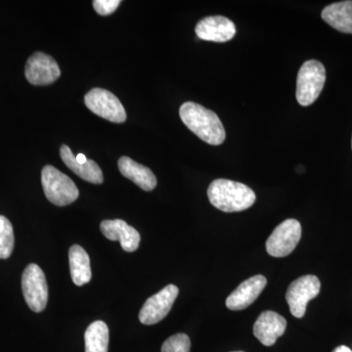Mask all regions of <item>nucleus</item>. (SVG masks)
Returning <instances> with one entry per match:
<instances>
[{
	"label": "nucleus",
	"mask_w": 352,
	"mask_h": 352,
	"mask_svg": "<svg viewBox=\"0 0 352 352\" xmlns=\"http://www.w3.org/2000/svg\"><path fill=\"white\" fill-rule=\"evenodd\" d=\"M351 144H352V141H351ZM352 146V145H351Z\"/></svg>",
	"instance_id": "obj_26"
},
{
	"label": "nucleus",
	"mask_w": 352,
	"mask_h": 352,
	"mask_svg": "<svg viewBox=\"0 0 352 352\" xmlns=\"http://www.w3.org/2000/svg\"><path fill=\"white\" fill-rule=\"evenodd\" d=\"M22 289L25 302L32 311H43L48 302L47 282L43 271L36 264H29L23 273Z\"/></svg>",
	"instance_id": "obj_6"
},
{
	"label": "nucleus",
	"mask_w": 352,
	"mask_h": 352,
	"mask_svg": "<svg viewBox=\"0 0 352 352\" xmlns=\"http://www.w3.org/2000/svg\"><path fill=\"white\" fill-rule=\"evenodd\" d=\"M179 294L175 285H168L163 289L148 298L139 312V320L144 325H154L166 318Z\"/></svg>",
	"instance_id": "obj_9"
},
{
	"label": "nucleus",
	"mask_w": 352,
	"mask_h": 352,
	"mask_svg": "<svg viewBox=\"0 0 352 352\" xmlns=\"http://www.w3.org/2000/svg\"><path fill=\"white\" fill-rule=\"evenodd\" d=\"M302 238V226L296 219H287L273 230L266 241V251L274 258H284L296 249Z\"/></svg>",
	"instance_id": "obj_5"
},
{
	"label": "nucleus",
	"mask_w": 352,
	"mask_h": 352,
	"mask_svg": "<svg viewBox=\"0 0 352 352\" xmlns=\"http://www.w3.org/2000/svg\"><path fill=\"white\" fill-rule=\"evenodd\" d=\"M76 162L80 164H85L87 162V157H85V155L83 154H78V156L76 157Z\"/></svg>",
	"instance_id": "obj_23"
},
{
	"label": "nucleus",
	"mask_w": 352,
	"mask_h": 352,
	"mask_svg": "<svg viewBox=\"0 0 352 352\" xmlns=\"http://www.w3.org/2000/svg\"><path fill=\"white\" fill-rule=\"evenodd\" d=\"M120 173L144 191H152L157 186V178L147 166L136 163L129 157H122L119 160Z\"/></svg>",
	"instance_id": "obj_15"
},
{
	"label": "nucleus",
	"mask_w": 352,
	"mask_h": 352,
	"mask_svg": "<svg viewBox=\"0 0 352 352\" xmlns=\"http://www.w3.org/2000/svg\"><path fill=\"white\" fill-rule=\"evenodd\" d=\"M85 106L95 115L122 124L126 120V113L119 98L108 90L94 88L85 97Z\"/></svg>",
	"instance_id": "obj_8"
},
{
	"label": "nucleus",
	"mask_w": 352,
	"mask_h": 352,
	"mask_svg": "<svg viewBox=\"0 0 352 352\" xmlns=\"http://www.w3.org/2000/svg\"><path fill=\"white\" fill-rule=\"evenodd\" d=\"M41 183L46 198L58 207L68 206L80 196L75 182L54 166H44L41 171Z\"/></svg>",
	"instance_id": "obj_4"
},
{
	"label": "nucleus",
	"mask_w": 352,
	"mask_h": 352,
	"mask_svg": "<svg viewBox=\"0 0 352 352\" xmlns=\"http://www.w3.org/2000/svg\"><path fill=\"white\" fill-rule=\"evenodd\" d=\"M60 156L69 170L85 179V182L94 183V184L103 183V173H102L100 166L95 163L94 160H87V163L83 164H78L75 155L67 145H62L60 148Z\"/></svg>",
	"instance_id": "obj_16"
},
{
	"label": "nucleus",
	"mask_w": 352,
	"mask_h": 352,
	"mask_svg": "<svg viewBox=\"0 0 352 352\" xmlns=\"http://www.w3.org/2000/svg\"><path fill=\"white\" fill-rule=\"evenodd\" d=\"M233 352H243V351H233Z\"/></svg>",
	"instance_id": "obj_25"
},
{
	"label": "nucleus",
	"mask_w": 352,
	"mask_h": 352,
	"mask_svg": "<svg viewBox=\"0 0 352 352\" xmlns=\"http://www.w3.org/2000/svg\"><path fill=\"white\" fill-rule=\"evenodd\" d=\"M210 204L224 212L248 210L256 201V194L247 185L228 179H215L208 189Z\"/></svg>",
	"instance_id": "obj_2"
},
{
	"label": "nucleus",
	"mask_w": 352,
	"mask_h": 352,
	"mask_svg": "<svg viewBox=\"0 0 352 352\" xmlns=\"http://www.w3.org/2000/svg\"><path fill=\"white\" fill-rule=\"evenodd\" d=\"M326 82V69L321 62L309 60L303 63L296 78V100L303 107L318 98Z\"/></svg>",
	"instance_id": "obj_3"
},
{
	"label": "nucleus",
	"mask_w": 352,
	"mask_h": 352,
	"mask_svg": "<svg viewBox=\"0 0 352 352\" xmlns=\"http://www.w3.org/2000/svg\"><path fill=\"white\" fill-rule=\"evenodd\" d=\"M120 3V0H95L94 7L99 15L107 16L115 12Z\"/></svg>",
	"instance_id": "obj_22"
},
{
	"label": "nucleus",
	"mask_w": 352,
	"mask_h": 352,
	"mask_svg": "<svg viewBox=\"0 0 352 352\" xmlns=\"http://www.w3.org/2000/svg\"><path fill=\"white\" fill-rule=\"evenodd\" d=\"M267 285V280L263 275L249 278L239 285L237 289L227 298L226 307L230 310H244L254 302L263 293Z\"/></svg>",
	"instance_id": "obj_12"
},
{
	"label": "nucleus",
	"mask_w": 352,
	"mask_h": 352,
	"mask_svg": "<svg viewBox=\"0 0 352 352\" xmlns=\"http://www.w3.org/2000/svg\"><path fill=\"white\" fill-rule=\"evenodd\" d=\"M287 321L277 312L264 311L259 315L254 325V335L263 344L271 346L276 342L278 338L284 335Z\"/></svg>",
	"instance_id": "obj_13"
},
{
	"label": "nucleus",
	"mask_w": 352,
	"mask_h": 352,
	"mask_svg": "<svg viewBox=\"0 0 352 352\" xmlns=\"http://www.w3.org/2000/svg\"><path fill=\"white\" fill-rule=\"evenodd\" d=\"M321 283L314 275L298 278L289 285L286 293L289 311L296 318H302L307 303L320 293Z\"/></svg>",
	"instance_id": "obj_7"
},
{
	"label": "nucleus",
	"mask_w": 352,
	"mask_h": 352,
	"mask_svg": "<svg viewBox=\"0 0 352 352\" xmlns=\"http://www.w3.org/2000/svg\"><path fill=\"white\" fill-rule=\"evenodd\" d=\"M333 352H352L351 349L349 347L346 346H338L337 349H333Z\"/></svg>",
	"instance_id": "obj_24"
},
{
	"label": "nucleus",
	"mask_w": 352,
	"mask_h": 352,
	"mask_svg": "<svg viewBox=\"0 0 352 352\" xmlns=\"http://www.w3.org/2000/svg\"><path fill=\"white\" fill-rule=\"evenodd\" d=\"M14 231L12 224L7 217L0 215V258L6 259L14 249Z\"/></svg>",
	"instance_id": "obj_20"
},
{
	"label": "nucleus",
	"mask_w": 352,
	"mask_h": 352,
	"mask_svg": "<svg viewBox=\"0 0 352 352\" xmlns=\"http://www.w3.org/2000/svg\"><path fill=\"white\" fill-rule=\"evenodd\" d=\"M85 352H108L109 328L103 321H95L85 331Z\"/></svg>",
	"instance_id": "obj_19"
},
{
	"label": "nucleus",
	"mask_w": 352,
	"mask_h": 352,
	"mask_svg": "<svg viewBox=\"0 0 352 352\" xmlns=\"http://www.w3.org/2000/svg\"><path fill=\"white\" fill-rule=\"evenodd\" d=\"M69 270L72 279L76 286H83L91 280V268L87 252L78 245H74L69 251Z\"/></svg>",
	"instance_id": "obj_18"
},
{
	"label": "nucleus",
	"mask_w": 352,
	"mask_h": 352,
	"mask_svg": "<svg viewBox=\"0 0 352 352\" xmlns=\"http://www.w3.org/2000/svg\"><path fill=\"white\" fill-rule=\"evenodd\" d=\"M191 342L185 333L171 336L162 346V352H190Z\"/></svg>",
	"instance_id": "obj_21"
},
{
	"label": "nucleus",
	"mask_w": 352,
	"mask_h": 352,
	"mask_svg": "<svg viewBox=\"0 0 352 352\" xmlns=\"http://www.w3.org/2000/svg\"><path fill=\"white\" fill-rule=\"evenodd\" d=\"M195 32L199 38L214 43H226L235 36V24L223 16L204 18L197 24Z\"/></svg>",
	"instance_id": "obj_11"
},
{
	"label": "nucleus",
	"mask_w": 352,
	"mask_h": 352,
	"mask_svg": "<svg viewBox=\"0 0 352 352\" xmlns=\"http://www.w3.org/2000/svg\"><path fill=\"white\" fill-rule=\"evenodd\" d=\"M322 19L337 31L352 34V1L336 2L322 11Z\"/></svg>",
	"instance_id": "obj_17"
},
{
	"label": "nucleus",
	"mask_w": 352,
	"mask_h": 352,
	"mask_svg": "<svg viewBox=\"0 0 352 352\" xmlns=\"http://www.w3.org/2000/svg\"><path fill=\"white\" fill-rule=\"evenodd\" d=\"M101 232L107 239L119 241L122 250L135 252L140 244V234L122 219L104 220L100 224Z\"/></svg>",
	"instance_id": "obj_14"
},
{
	"label": "nucleus",
	"mask_w": 352,
	"mask_h": 352,
	"mask_svg": "<svg viewBox=\"0 0 352 352\" xmlns=\"http://www.w3.org/2000/svg\"><path fill=\"white\" fill-rule=\"evenodd\" d=\"M28 82L34 85H48L61 75L57 62L50 55L36 52L28 60L25 69Z\"/></svg>",
	"instance_id": "obj_10"
},
{
	"label": "nucleus",
	"mask_w": 352,
	"mask_h": 352,
	"mask_svg": "<svg viewBox=\"0 0 352 352\" xmlns=\"http://www.w3.org/2000/svg\"><path fill=\"white\" fill-rule=\"evenodd\" d=\"M179 115L185 126L208 144L217 146L226 140L223 124L212 111L194 102H186L180 107Z\"/></svg>",
	"instance_id": "obj_1"
}]
</instances>
